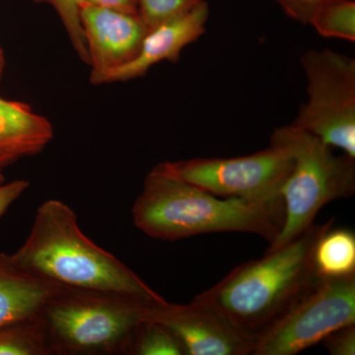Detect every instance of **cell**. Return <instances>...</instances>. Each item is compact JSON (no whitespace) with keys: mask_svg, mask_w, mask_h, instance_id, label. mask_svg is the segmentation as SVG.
<instances>
[{"mask_svg":"<svg viewBox=\"0 0 355 355\" xmlns=\"http://www.w3.org/2000/svg\"><path fill=\"white\" fill-rule=\"evenodd\" d=\"M291 154L293 166L282 189L284 222L268 251L279 249L314 225L315 219L328 205L352 197L355 191V159L336 155L331 147L315 135L287 125L270 137Z\"/></svg>","mask_w":355,"mask_h":355,"instance_id":"5","label":"cell"},{"mask_svg":"<svg viewBox=\"0 0 355 355\" xmlns=\"http://www.w3.org/2000/svg\"><path fill=\"white\" fill-rule=\"evenodd\" d=\"M148 303L154 302L118 292L60 286L40 311L51 355L125 354Z\"/></svg>","mask_w":355,"mask_h":355,"instance_id":"4","label":"cell"},{"mask_svg":"<svg viewBox=\"0 0 355 355\" xmlns=\"http://www.w3.org/2000/svg\"><path fill=\"white\" fill-rule=\"evenodd\" d=\"M29 188V182L24 179L14 180L10 183L0 184V218Z\"/></svg>","mask_w":355,"mask_h":355,"instance_id":"22","label":"cell"},{"mask_svg":"<svg viewBox=\"0 0 355 355\" xmlns=\"http://www.w3.org/2000/svg\"><path fill=\"white\" fill-rule=\"evenodd\" d=\"M291 19L308 24L320 0H275Z\"/></svg>","mask_w":355,"mask_h":355,"instance_id":"21","label":"cell"},{"mask_svg":"<svg viewBox=\"0 0 355 355\" xmlns=\"http://www.w3.org/2000/svg\"><path fill=\"white\" fill-rule=\"evenodd\" d=\"M321 343L331 355H354L355 324L331 331Z\"/></svg>","mask_w":355,"mask_h":355,"instance_id":"20","label":"cell"},{"mask_svg":"<svg viewBox=\"0 0 355 355\" xmlns=\"http://www.w3.org/2000/svg\"><path fill=\"white\" fill-rule=\"evenodd\" d=\"M308 99L292 125L355 159V60L331 50L301 58Z\"/></svg>","mask_w":355,"mask_h":355,"instance_id":"6","label":"cell"},{"mask_svg":"<svg viewBox=\"0 0 355 355\" xmlns=\"http://www.w3.org/2000/svg\"><path fill=\"white\" fill-rule=\"evenodd\" d=\"M202 0H137L139 17L147 29L186 13Z\"/></svg>","mask_w":355,"mask_h":355,"instance_id":"19","label":"cell"},{"mask_svg":"<svg viewBox=\"0 0 355 355\" xmlns=\"http://www.w3.org/2000/svg\"><path fill=\"white\" fill-rule=\"evenodd\" d=\"M4 69H6V55H4V51L0 46V81L2 80V77H3Z\"/></svg>","mask_w":355,"mask_h":355,"instance_id":"24","label":"cell"},{"mask_svg":"<svg viewBox=\"0 0 355 355\" xmlns=\"http://www.w3.org/2000/svg\"><path fill=\"white\" fill-rule=\"evenodd\" d=\"M334 219L313 225L303 234L259 260L236 266L195 300L210 306L243 331L258 336L286 314L316 284L313 252Z\"/></svg>","mask_w":355,"mask_h":355,"instance_id":"3","label":"cell"},{"mask_svg":"<svg viewBox=\"0 0 355 355\" xmlns=\"http://www.w3.org/2000/svg\"><path fill=\"white\" fill-rule=\"evenodd\" d=\"M308 24L324 38L355 42L354 0H320Z\"/></svg>","mask_w":355,"mask_h":355,"instance_id":"16","label":"cell"},{"mask_svg":"<svg viewBox=\"0 0 355 355\" xmlns=\"http://www.w3.org/2000/svg\"><path fill=\"white\" fill-rule=\"evenodd\" d=\"M81 4H90L102 8L112 9L135 15H139L137 0H80Z\"/></svg>","mask_w":355,"mask_h":355,"instance_id":"23","label":"cell"},{"mask_svg":"<svg viewBox=\"0 0 355 355\" xmlns=\"http://www.w3.org/2000/svg\"><path fill=\"white\" fill-rule=\"evenodd\" d=\"M355 324V275L320 277L286 314L257 336L253 355H295Z\"/></svg>","mask_w":355,"mask_h":355,"instance_id":"7","label":"cell"},{"mask_svg":"<svg viewBox=\"0 0 355 355\" xmlns=\"http://www.w3.org/2000/svg\"><path fill=\"white\" fill-rule=\"evenodd\" d=\"M62 286L32 275L0 253V329L38 315Z\"/></svg>","mask_w":355,"mask_h":355,"instance_id":"13","label":"cell"},{"mask_svg":"<svg viewBox=\"0 0 355 355\" xmlns=\"http://www.w3.org/2000/svg\"><path fill=\"white\" fill-rule=\"evenodd\" d=\"M144 320L176 336L186 355H253L257 336L236 327L218 311L193 299L190 304L148 303Z\"/></svg>","mask_w":355,"mask_h":355,"instance_id":"9","label":"cell"},{"mask_svg":"<svg viewBox=\"0 0 355 355\" xmlns=\"http://www.w3.org/2000/svg\"><path fill=\"white\" fill-rule=\"evenodd\" d=\"M0 355H51L40 313L0 329Z\"/></svg>","mask_w":355,"mask_h":355,"instance_id":"15","label":"cell"},{"mask_svg":"<svg viewBox=\"0 0 355 355\" xmlns=\"http://www.w3.org/2000/svg\"><path fill=\"white\" fill-rule=\"evenodd\" d=\"M125 355H186L183 345L169 329L144 320L133 331Z\"/></svg>","mask_w":355,"mask_h":355,"instance_id":"17","label":"cell"},{"mask_svg":"<svg viewBox=\"0 0 355 355\" xmlns=\"http://www.w3.org/2000/svg\"><path fill=\"white\" fill-rule=\"evenodd\" d=\"M37 3L50 4L60 16L64 29L79 58L89 65V53L83 22L80 0H34Z\"/></svg>","mask_w":355,"mask_h":355,"instance_id":"18","label":"cell"},{"mask_svg":"<svg viewBox=\"0 0 355 355\" xmlns=\"http://www.w3.org/2000/svg\"><path fill=\"white\" fill-rule=\"evenodd\" d=\"M11 256L27 272L62 286L166 301L123 261L89 239L76 211L62 200L40 205L27 239Z\"/></svg>","mask_w":355,"mask_h":355,"instance_id":"2","label":"cell"},{"mask_svg":"<svg viewBox=\"0 0 355 355\" xmlns=\"http://www.w3.org/2000/svg\"><path fill=\"white\" fill-rule=\"evenodd\" d=\"M53 139L46 116L26 103L0 97V173L23 158L38 155Z\"/></svg>","mask_w":355,"mask_h":355,"instance_id":"12","label":"cell"},{"mask_svg":"<svg viewBox=\"0 0 355 355\" xmlns=\"http://www.w3.org/2000/svg\"><path fill=\"white\" fill-rule=\"evenodd\" d=\"M160 165L216 197L261 200L282 197L293 160L284 147L270 142L268 148L240 157L195 158Z\"/></svg>","mask_w":355,"mask_h":355,"instance_id":"8","label":"cell"},{"mask_svg":"<svg viewBox=\"0 0 355 355\" xmlns=\"http://www.w3.org/2000/svg\"><path fill=\"white\" fill-rule=\"evenodd\" d=\"M133 224L148 237L179 241L214 233H252L272 244L284 222L282 197L219 198L156 165L133 203Z\"/></svg>","mask_w":355,"mask_h":355,"instance_id":"1","label":"cell"},{"mask_svg":"<svg viewBox=\"0 0 355 355\" xmlns=\"http://www.w3.org/2000/svg\"><path fill=\"white\" fill-rule=\"evenodd\" d=\"M331 227L321 235L313 252L318 277L331 279L355 275L354 232L350 229Z\"/></svg>","mask_w":355,"mask_h":355,"instance_id":"14","label":"cell"},{"mask_svg":"<svg viewBox=\"0 0 355 355\" xmlns=\"http://www.w3.org/2000/svg\"><path fill=\"white\" fill-rule=\"evenodd\" d=\"M6 183V177H4L3 173H0V184Z\"/></svg>","mask_w":355,"mask_h":355,"instance_id":"25","label":"cell"},{"mask_svg":"<svg viewBox=\"0 0 355 355\" xmlns=\"http://www.w3.org/2000/svg\"><path fill=\"white\" fill-rule=\"evenodd\" d=\"M209 15V6L202 0L186 13L149 30L137 57L107 73L100 84L125 83L146 76L159 62H177L182 51L205 34Z\"/></svg>","mask_w":355,"mask_h":355,"instance_id":"11","label":"cell"},{"mask_svg":"<svg viewBox=\"0 0 355 355\" xmlns=\"http://www.w3.org/2000/svg\"><path fill=\"white\" fill-rule=\"evenodd\" d=\"M81 22L90 60V83L96 85L107 73L137 57L148 32L139 15L90 4H81Z\"/></svg>","mask_w":355,"mask_h":355,"instance_id":"10","label":"cell"}]
</instances>
